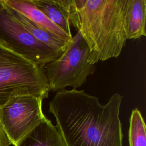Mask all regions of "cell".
<instances>
[{
	"label": "cell",
	"instance_id": "3957f363",
	"mask_svg": "<svg viewBox=\"0 0 146 146\" xmlns=\"http://www.w3.org/2000/svg\"><path fill=\"white\" fill-rule=\"evenodd\" d=\"M50 90L43 70L23 56L0 47V107L20 96L44 99Z\"/></svg>",
	"mask_w": 146,
	"mask_h": 146
},
{
	"label": "cell",
	"instance_id": "8992f818",
	"mask_svg": "<svg viewBox=\"0 0 146 146\" xmlns=\"http://www.w3.org/2000/svg\"><path fill=\"white\" fill-rule=\"evenodd\" d=\"M42 102L40 97L20 96L0 107V123L12 145L15 146L46 117Z\"/></svg>",
	"mask_w": 146,
	"mask_h": 146
},
{
	"label": "cell",
	"instance_id": "30bf717a",
	"mask_svg": "<svg viewBox=\"0 0 146 146\" xmlns=\"http://www.w3.org/2000/svg\"><path fill=\"white\" fill-rule=\"evenodd\" d=\"M7 7L12 15L36 39L52 47L62 51H64L69 43L62 40L51 33L44 30L9 6H7Z\"/></svg>",
	"mask_w": 146,
	"mask_h": 146
},
{
	"label": "cell",
	"instance_id": "52a82bcc",
	"mask_svg": "<svg viewBox=\"0 0 146 146\" xmlns=\"http://www.w3.org/2000/svg\"><path fill=\"white\" fill-rule=\"evenodd\" d=\"M3 2L10 7L62 40L67 43L71 40L72 37L51 22L34 4L32 0H3Z\"/></svg>",
	"mask_w": 146,
	"mask_h": 146
},
{
	"label": "cell",
	"instance_id": "7a4b0ae2",
	"mask_svg": "<svg viewBox=\"0 0 146 146\" xmlns=\"http://www.w3.org/2000/svg\"><path fill=\"white\" fill-rule=\"evenodd\" d=\"M70 24L90 50L88 62L96 64L117 58L125 46L128 0H56Z\"/></svg>",
	"mask_w": 146,
	"mask_h": 146
},
{
	"label": "cell",
	"instance_id": "ba28073f",
	"mask_svg": "<svg viewBox=\"0 0 146 146\" xmlns=\"http://www.w3.org/2000/svg\"><path fill=\"white\" fill-rule=\"evenodd\" d=\"M15 146H66L56 126L46 117Z\"/></svg>",
	"mask_w": 146,
	"mask_h": 146
},
{
	"label": "cell",
	"instance_id": "5b68a950",
	"mask_svg": "<svg viewBox=\"0 0 146 146\" xmlns=\"http://www.w3.org/2000/svg\"><path fill=\"white\" fill-rule=\"evenodd\" d=\"M0 47L41 67L64 52L36 39L12 15L3 0H0Z\"/></svg>",
	"mask_w": 146,
	"mask_h": 146
},
{
	"label": "cell",
	"instance_id": "9c48e42d",
	"mask_svg": "<svg viewBox=\"0 0 146 146\" xmlns=\"http://www.w3.org/2000/svg\"><path fill=\"white\" fill-rule=\"evenodd\" d=\"M146 0H128L125 18L127 39H137L145 36Z\"/></svg>",
	"mask_w": 146,
	"mask_h": 146
},
{
	"label": "cell",
	"instance_id": "277c9868",
	"mask_svg": "<svg viewBox=\"0 0 146 146\" xmlns=\"http://www.w3.org/2000/svg\"><path fill=\"white\" fill-rule=\"evenodd\" d=\"M90 54L88 45L77 32L58 59L42 67L50 91L58 92L66 87L76 89L86 83L96 69V64L88 62Z\"/></svg>",
	"mask_w": 146,
	"mask_h": 146
},
{
	"label": "cell",
	"instance_id": "7c38bea8",
	"mask_svg": "<svg viewBox=\"0 0 146 146\" xmlns=\"http://www.w3.org/2000/svg\"><path fill=\"white\" fill-rule=\"evenodd\" d=\"M129 146H146V128L143 117L138 109L132 110L128 131Z\"/></svg>",
	"mask_w": 146,
	"mask_h": 146
},
{
	"label": "cell",
	"instance_id": "6da1fadb",
	"mask_svg": "<svg viewBox=\"0 0 146 146\" xmlns=\"http://www.w3.org/2000/svg\"><path fill=\"white\" fill-rule=\"evenodd\" d=\"M123 99L115 93L102 104L84 90L65 88L56 92L48 111L66 146H123L119 117Z\"/></svg>",
	"mask_w": 146,
	"mask_h": 146
},
{
	"label": "cell",
	"instance_id": "8fae6325",
	"mask_svg": "<svg viewBox=\"0 0 146 146\" xmlns=\"http://www.w3.org/2000/svg\"><path fill=\"white\" fill-rule=\"evenodd\" d=\"M32 1L51 22L70 36L72 37L67 14L59 5L56 0H32Z\"/></svg>",
	"mask_w": 146,
	"mask_h": 146
},
{
	"label": "cell",
	"instance_id": "4fadbf2b",
	"mask_svg": "<svg viewBox=\"0 0 146 146\" xmlns=\"http://www.w3.org/2000/svg\"><path fill=\"white\" fill-rule=\"evenodd\" d=\"M11 144L10 141L0 123V146H9Z\"/></svg>",
	"mask_w": 146,
	"mask_h": 146
}]
</instances>
